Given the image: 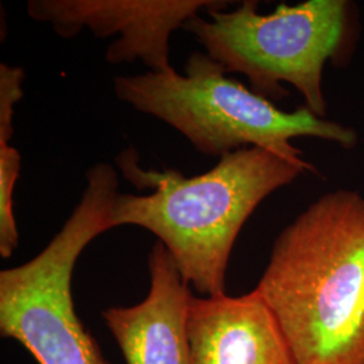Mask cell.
I'll list each match as a JSON object with an SVG mask.
<instances>
[{
	"instance_id": "obj_1",
	"label": "cell",
	"mask_w": 364,
	"mask_h": 364,
	"mask_svg": "<svg viewBox=\"0 0 364 364\" xmlns=\"http://www.w3.org/2000/svg\"><path fill=\"white\" fill-rule=\"evenodd\" d=\"M297 364H364V197H320L278 235L255 287Z\"/></svg>"
},
{
	"instance_id": "obj_2",
	"label": "cell",
	"mask_w": 364,
	"mask_h": 364,
	"mask_svg": "<svg viewBox=\"0 0 364 364\" xmlns=\"http://www.w3.org/2000/svg\"><path fill=\"white\" fill-rule=\"evenodd\" d=\"M129 181L146 196L117 195L114 228L136 225L156 235L169 251L185 282L205 297L225 294V275L236 237L260 203L304 171L317 173L302 159L262 147L221 156L204 174L144 170L134 151L117 159Z\"/></svg>"
},
{
	"instance_id": "obj_3",
	"label": "cell",
	"mask_w": 364,
	"mask_h": 364,
	"mask_svg": "<svg viewBox=\"0 0 364 364\" xmlns=\"http://www.w3.org/2000/svg\"><path fill=\"white\" fill-rule=\"evenodd\" d=\"M207 53L193 52L183 73L146 72L117 76V99L156 117L182 135L204 156H224L262 147L290 159H302L293 138L313 136L353 147V131L314 115L306 107L285 112L266 97L225 76Z\"/></svg>"
},
{
	"instance_id": "obj_4",
	"label": "cell",
	"mask_w": 364,
	"mask_h": 364,
	"mask_svg": "<svg viewBox=\"0 0 364 364\" xmlns=\"http://www.w3.org/2000/svg\"><path fill=\"white\" fill-rule=\"evenodd\" d=\"M117 170L100 162L63 228L38 255L0 272V335L21 343L38 364H109L78 318L72 275L81 252L114 228Z\"/></svg>"
},
{
	"instance_id": "obj_5",
	"label": "cell",
	"mask_w": 364,
	"mask_h": 364,
	"mask_svg": "<svg viewBox=\"0 0 364 364\" xmlns=\"http://www.w3.org/2000/svg\"><path fill=\"white\" fill-rule=\"evenodd\" d=\"M347 9L343 0H308L262 15L257 1L246 0L234 11H205L210 19L197 14L182 28L227 73L245 75L255 93L281 100L287 96L281 82H289L323 117V69L344 39Z\"/></svg>"
},
{
	"instance_id": "obj_6",
	"label": "cell",
	"mask_w": 364,
	"mask_h": 364,
	"mask_svg": "<svg viewBox=\"0 0 364 364\" xmlns=\"http://www.w3.org/2000/svg\"><path fill=\"white\" fill-rule=\"evenodd\" d=\"M221 0H28L33 21L50 25L64 39L88 28L97 38L119 34L107 52L112 65L141 60L154 73L174 70L170 64V36L200 10H224Z\"/></svg>"
},
{
	"instance_id": "obj_7",
	"label": "cell",
	"mask_w": 364,
	"mask_h": 364,
	"mask_svg": "<svg viewBox=\"0 0 364 364\" xmlns=\"http://www.w3.org/2000/svg\"><path fill=\"white\" fill-rule=\"evenodd\" d=\"M150 290L134 306H112L103 320L127 364H192L188 313L192 291L169 251L156 242L149 254Z\"/></svg>"
},
{
	"instance_id": "obj_8",
	"label": "cell",
	"mask_w": 364,
	"mask_h": 364,
	"mask_svg": "<svg viewBox=\"0 0 364 364\" xmlns=\"http://www.w3.org/2000/svg\"><path fill=\"white\" fill-rule=\"evenodd\" d=\"M192 364H297L273 311L257 289L239 297H192Z\"/></svg>"
},
{
	"instance_id": "obj_9",
	"label": "cell",
	"mask_w": 364,
	"mask_h": 364,
	"mask_svg": "<svg viewBox=\"0 0 364 364\" xmlns=\"http://www.w3.org/2000/svg\"><path fill=\"white\" fill-rule=\"evenodd\" d=\"M21 153L0 141V255L10 258L18 247L19 232L14 215V192L21 173Z\"/></svg>"
},
{
	"instance_id": "obj_10",
	"label": "cell",
	"mask_w": 364,
	"mask_h": 364,
	"mask_svg": "<svg viewBox=\"0 0 364 364\" xmlns=\"http://www.w3.org/2000/svg\"><path fill=\"white\" fill-rule=\"evenodd\" d=\"M25 70L19 66L0 64V141L13 138L15 107L23 97Z\"/></svg>"
}]
</instances>
